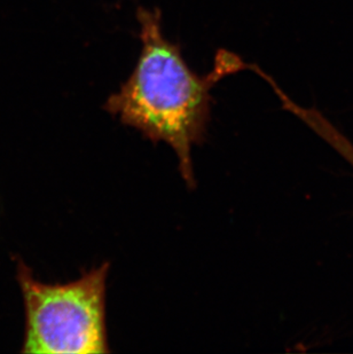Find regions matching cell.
Here are the masks:
<instances>
[{
    "instance_id": "cell-1",
    "label": "cell",
    "mask_w": 353,
    "mask_h": 354,
    "mask_svg": "<svg viewBox=\"0 0 353 354\" xmlns=\"http://www.w3.org/2000/svg\"><path fill=\"white\" fill-rule=\"evenodd\" d=\"M143 41L129 80L111 94L105 109L153 142L170 145L187 187L195 188L192 147L201 145L210 120V91L220 80L249 69L237 54L218 52L213 71L201 77L187 66L176 44L164 37L160 10L138 8Z\"/></svg>"
},
{
    "instance_id": "cell-2",
    "label": "cell",
    "mask_w": 353,
    "mask_h": 354,
    "mask_svg": "<svg viewBox=\"0 0 353 354\" xmlns=\"http://www.w3.org/2000/svg\"><path fill=\"white\" fill-rule=\"evenodd\" d=\"M109 263L68 283H44L24 264L19 282L27 328L24 353H109L106 287Z\"/></svg>"
},
{
    "instance_id": "cell-3",
    "label": "cell",
    "mask_w": 353,
    "mask_h": 354,
    "mask_svg": "<svg viewBox=\"0 0 353 354\" xmlns=\"http://www.w3.org/2000/svg\"><path fill=\"white\" fill-rule=\"evenodd\" d=\"M330 147L347 160V163L350 164L353 169V142L345 134L340 133L334 136L330 141Z\"/></svg>"
}]
</instances>
